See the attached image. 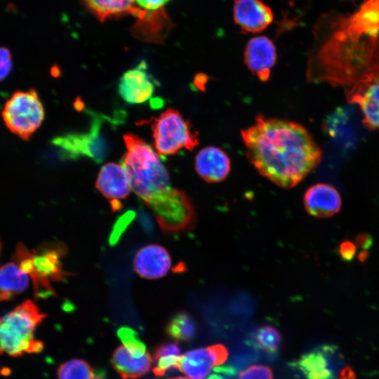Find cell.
I'll use <instances>...</instances> for the list:
<instances>
[{"label":"cell","mask_w":379,"mask_h":379,"mask_svg":"<svg viewBox=\"0 0 379 379\" xmlns=\"http://www.w3.org/2000/svg\"><path fill=\"white\" fill-rule=\"evenodd\" d=\"M241 135L251 164L280 187L296 186L321 159L310 133L294 121L258 115Z\"/></svg>","instance_id":"1"},{"label":"cell","mask_w":379,"mask_h":379,"mask_svg":"<svg viewBox=\"0 0 379 379\" xmlns=\"http://www.w3.org/2000/svg\"><path fill=\"white\" fill-rule=\"evenodd\" d=\"M126 152L121 164L126 170L132 190L154 215L167 233L192 229L196 223L194 206L187 194L173 187L168 171L158 154L144 140L124 135Z\"/></svg>","instance_id":"2"},{"label":"cell","mask_w":379,"mask_h":379,"mask_svg":"<svg viewBox=\"0 0 379 379\" xmlns=\"http://www.w3.org/2000/svg\"><path fill=\"white\" fill-rule=\"evenodd\" d=\"M45 317L33 301L27 300L0 318V354L19 357L42 351L44 343L34 338V333Z\"/></svg>","instance_id":"3"},{"label":"cell","mask_w":379,"mask_h":379,"mask_svg":"<svg viewBox=\"0 0 379 379\" xmlns=\"http://www.w3.org/2000/svg\"><path fill=\"white\" fill-rule=\"evenodd\" d=\"M152 128L158 154L173 155L183 148L192 150L199 145V133L175 109H167L154 119Z\"/></svg>","instance_id":"4"},{"label":"cell","mask_w":379,"mask_h":379,"mask_svg":"<svg viewBox=\"0 0 379 379\" xmlns=\"http://www.w3.org/2000/svg\"><path fill=\"white\" fill-rule=\"evenodd\" d=\"M60 251L59 248H46L32 254L22 244L17 245L14 258L20 268L31 277L37 297L53 295L49 281L64 278L65 273L60 262Z\"/></svg>","instance_id":"5"},{"label":"cell","mask_w":379,"mask_h":379,"mask_svg":"<svg viewBox=\"0 0 379 379\" xmlns=\"http://www.w3.org/2000/svg\"><path fill=\"white\" fill-rule=\"evenodd\" d=\"M44 115L43 104L33 88L15 92L1 112L8 129L24 140H29L39 128Z\"/></svg>","instance_id":"6"},{"label":"cell","mask_w":379,"mask_h":379,"mask_svg":"<svg viewBox=\"0 0 379 379\" xmlns=\"http://www.w3.org/2000/svg\"><path fill=\"white\" fill-rule=\"evenodd\" d=\"M91 124L85 132L69 133L55 137L52 144L59 149V154L63 159L74 160L80 157H88L97 163L102 162L107 155L109 145L102 134L104 115L91 112Z\"/></svg>","instance_id":"7"},{"label":"cell","mask_w":379,"mask_h":379,"mask_svg":"<svg viewBox=\"0 0 379 379\" xmlns=\"http://www.w3.org/2000/svg\"><path fill=\"white\" fill-rule=\"evenodd\" d=\"M228 352L222 345L189 351L181 356L178 368L190 379H204L212 368L223 364Z\"/></svg>","instance_id":"8"},{"label":"cell","mask_w":379,"mask_h":379,"mask_svg":"<svg viewBox=\"0 0 379 379\" xmlns=\"http://www.w3.org/2000/svg\"><path fill=\"white\" fill-rule=\"evenodd\" d=\"M95 187L109 201L114 211L121 208V201L130 194L132 187L128 174L122 164L107 163L98 173Z\"/></svg>","instance_id":"9"},{"label":"cell","mask_w":379,"mask_h":379,"mask_svg":"<svg viewBox=\"0 0 379 379\" xmlns=\"http://www.w3.org/2000/svg\"><path fill=\"white\" fill-rule=\"evenodd\" d=\"M154 90V80L149 74L145 61L126 71L118 85L119 95L129 104L146 102L152 97Z\"/></svg>","instance_id":"10"},{"label":"cell","mask_w":379,"mask_h":379,"mask_svg":"<svg viewBox=\"0 0 379 379\" xmlns=\"http://www.w3.org/2000/svg\"><path fill=\"white\" fill-rule=\"evenodd\" d=\"M233 18L244 33H258L274 20L270 7L261 0H234Z\"/></svg>","instance_id":"11"},{"label":"cell","mask_w":379,"mask_h":379,"mask_svg":"<svg viewBox=\"0 0 379 379\" xmlns=\"http://www.w3.org/2000/svg\"><path fill=\"white\" fill-rule=\"evenodd\" d=\"M277 60V50L273 41L265 36L251 38L246 45L244 62L248 69L260 81L269 79Z\"/></svg>","instance_id":"12"},{"label":"cell","mask_w":379,"mask_h":379,"mask_svg":"<svg viewBox=\"0 0 379 379\" xmlns=\"http://www.w3.org/2000/svg\"><path fill=\"white\" fill-rule=\"evenodd\" d=\"M303 203L307 212L317 218H329L338 213L342 199L338 190L331 185L317 183L305 192Z\"/></svg>","instance_id":"13"},{"label":"cell","mask_w":379,"mask_h":379,"mask_svg":"<svg viewBox=\"0 0 379 379\" xmlns=\"http://www.w3.org/2000/svg\"><path fill=\"white\" fill-rule=\"evenodd\" d=\"M171 267V258L162 246L149 244L140 248L133 260V268L141 277L149 279L162 278Z\"/></svg>","instance_id":"14"},{"label":"cell","mask_w":379,"mask_h":379,"mask_svg":"<svg viewBox=\"0 0 379 379\" xmlns=\"http://www.w3.org/2000/svg\"><path fill=\"white\" fill-rule=\"evenodd\" d=\"M198 175L207 182H218L225 180L230 171V159L222 149L208 146L197 154L194 162Z\"/></svg>","instance_id":"15"},{"label":"cell","mask_w":379,"mask_h":379,"mask_svg":"<svg viewBox=\"0 0 379 379\" xmlns=\"http://www.w3.org/2000/svg\"><path fill=\"white\" fill-rule=\"evenodd\" d=\"M334 347L325 345L302 355L293 363L307 379H335L332 368Z\"/></svg>","instance_id":"16"},{"label":"cell","mask_w":379,"mask_h":379,"mask_svg":"<svg viewBox=\"0 0 379 379\" xmlns=\"http://www.w3.org/2000/svg\"><path fill=\"white\" fill-rule=\"evenodd\" d=\"M86 8L100 20L129 13L139 19L140 24L151 15L140 8L135 0H81Z\"/></svg>","instance_id":"17"},{"label":"cell","mask_w":379,"mask_h":379,"mask_svg":"<svg viewBox=\"0 0 379 379\" xmlns=\"http://www.w3.org/2000/svg\"><path fill=\"white\" fill-rule=\"evenodd\" d=\"M112 364L123 379H135L146 374L150 369L153 359L147 352L141 357L131 354L123 345L114 351Z\"/></svg>","instance_id":"18"},{"label":"cell","mask_w":379,"mask_h":379,"mask_svg":"<svg viewBox=\"0 0 379 379\" xmlns=\"http://www.w3.org/2000/svg\"><path fill=\"white\" fill-rule=\"evenodd\" d=\"M352 100L360 106L364 123L370 129L379 128V74L371 77L358 93L352 95Z\"/></svg>","instance_id":"19"},{"label":"cell","mask_w":379,"mask_h":379,"mask_svg":"<svg viewBox=\"0 0 379 379\" xmlns=\"http://www.w3.org/2000/svg\"><path fill=\"white\" fill-rule=\"evenodd\" d=\"M29 285L28 274L14 262L0 267V292L11 297L25 291Z\"/></svg>","instance_id":"20"},{"label":"cell","mask_w":379,"mask_h":379,"mask_svg":"<svg viewBox=\"0 0 379 379\" xmlns=\"http://www.w3.org/2000/svg\"><path fill=\"white\" fill-rule=\"evenodd\" d=\"M180 357V349L177 343H165L159 345L154 354V374L159 377L178 368Z\"/></svg>","instance_id":"21"},{"label":"cell","mask_w":379,"mask_h":379,"mask_svg":"<svg viewBox=\"0 0 379 379\" xmlns=\"http://www.w3.org/2000/svg\"><path fill=\"white\" fill-rule=\"evenodd\" d=\"M196 331V324L193 318L187 312L176 314L166 326V334L178 340H190L195 335Z\"/></svg>","instance_id":"22"},{"label":"cell","mask_w":379,"mask_h":379,"mask_svg":"<svg viewBox=\"0 0 379 379\" xmlns=\"http://www.w3.org/2000/svg\"><path fill=\"white\" fill-rule=\"evenodd\" d=\"M253 345L263 351L273 353L278 350L281 337L277 328L265 325L258 328L252 335Z\"/></svg>","instance_id":"23"},{"label":"cell","mask_w":379,"mask_h":379,"mask_svg":"<svg viewBox=\"0 0 379 379\" xmlns=\"http://www.w3.org/2000/svg\"><path fill=\"white\" fill-rule=\"evenodd\" d=\"M94 375L89 364L80 359L67 361L58 370V379H93Z\"/></svg>","instance_id":"24"},{"label":"cell","mask_w":379,"mask_h":379,"mask_svg":"<svg viewBox=\"0 0 379 379\" xmlns=\"http://www.w3.org/2000/svg\"><path fill=\"white\" fill-rule=\"evenodd\" d=\"M117 336L131 354L141 357L147 352L145 344L139 338L138 333L133 329L121 327L117 331Z\"/></svg>","instance_id":"25"},{"label":"cell","mask_w":379,"mask_h":379,"mask_svg":"<svg viewBox=\"0 0 379 379\" xmlns=\"http://www.w3.org/2000/svg\"><path fill=\"white\" fill-rule=\"evenodd\" d=\"M271 369L262 365H253L241 371L237 379H272Z\"/></svg>","instance_id":"26"},{"label":"cell","mask_w":379,"mask_h":379,"mask_svg":"<svg viewBox=\"0 0 379 379\" xmlns=\"http://www.w3.org/2000/svg\"><path fill=\"white\" fill-rule=\"evenodd\" d=\"M12 69V56L10 50L0 47V81L10 74Z\"/></svg>","instance_id":"27"},{"label":"cell","mask_w":379,"mask_h":379,"mask_svg":"<svg viewBox=\"0 0 379 379\" xmlns=\"http://www.w3.org/2000/svg\"><path fill=\"white\" fill-rule=\"evenodd\" d=\"M171 0H135L136 5L149 13L163 11L164 6Z\"/></svg>","instance_id":"28"},{"label":"cell","mask_w":379,"mask_h":379,"mask_svg":"<svg viewBox=\"0 0 379 379\" xmlns=\"http://www.w3.org/2000/svg\"><path fill=\"white\" fill-rule=\"evenodd\" d=\"M338 251L343 260L350 261L356 254L357 245L350 241H344L339 245Z\"/></svg>","instance_id":"29"},{"label":"cell","mask_w":379,"mask_h":379,"mask_svg":"<svg viewBox=\"0 0 379 379\" xmlns=\"http://www.w3.org/2000/svg\"><path fill=\"white\" fill-rule=\"evenodd\" d=\"M213 371L217 373H220L225 379H231L237 374V370L230 365L218 366L214 367Z\"/></svg>","instance_id":"30"},{"label":"cell","mask_w":379,"mask_h":379,"mask_svg":"<svg viewBox=\"0 0 379 379\" xmlns=\"http://www.w3.org/2000/svg\"><path fill=\"white\" fill-rule=\"evenodd\" d=\"M372 242L371 237L367 234H359L356 238V245L364 250H367L372 245Z\"/></svg>","instance_id":"31"},{"label":"cell","mask_w":379,"mask_h":379,"mask_svg":"<svg viewBox=\"0 0 379 379\" xmlns=\"http://www.w3.org/2000/svg\"><path fill=\"white\" fill-rule=\"evenodd\" d=\"M339 376L347 379H357L354 371L350 366H345L341 369Z\"/></svg>","instance_id":"32"},{"label":"cell","mask_w":379,"mask_h":379,"mask_svg":"<svg viewBox=\"0 0 379 379\" xmlns=\"http://www.w3.org/2000/svg\"><path fill=\"white\" fill-rule=\"evenodd\" d=\"M368 253L367 251L364 250L359 254V259L360 261H364L368 257Z\"/></svg>","instance_id":"33"},{"label":"cell","mask_w":379,"mask_h":379,"mask_svg":"<svg viewBox=\"0 0 379 379\" xmlns=\"http://www.w3.org/2000/svg\"><path fill=\"white\" fill-rule=\"evenodd\" d=\"M206 379H225V378L218 373H213V374L210 375Z\"/></svg>","instance_id":"34"},{"label":"cell","mask_w":379,"mask_h":379,"mask_svg":"<svg viewBox=\"0 0 379 379\" xmlns=\"http://www.w3.org/2000/svg\"><path fill=\"white\" fill-rule=\"evenodd\" d=\"M11 298V296L10 295L0 292V301L1 300H8Z\"/></svg>","instance_id":"35"},{"label":"cell","mask_w":379,"mask_h":379,"mask_svg":"<svg viewBox=\"0 0 379 379\" xmlns=\"http://www.w3.org/2000/svg\"><path fill=\"white\" fill-rule=\"evenodd\" d=\"M93 379H105L103 374H96Z\"/></svg>","instance_id":"36"},{"label":"cell","mask_w":379,"mask_h":379,"mask_svg":"<svg viewBox=\"0 0 379 379\" xmlns=\"http://www.w3.org/2000/svg\"><path fill=\"white\" fill-rule=\"evenodd\" d=\"M169 379H188V378L180 376V377H176V378H169Z\"/></svg>","instance_id":"37"},{"label":"cell","mask_w":379,"mask_h":379,"mask_svg":"<svg viewBox=\"0 0 379 379\" xmlns=\"http://www.w3.org/2000/svg\"><path fill=\"white\" fill-rule=\"evenodd\" d=\"M336 379H347V378H345L339 376V377H338V378H336Z\"/></svg>","instance_id":"38"},{"label":"cell","mask_w":379,"mask_h":379,"mask_svg":"<svg viewBox=\"0 0 379 379\" xmlns=\"http://www.w3.org/2000/svg\"><path fill=\"white\" fill-rule=\"evenodd\" d=\"M1 240H0V251H1Z\"/></svg>","instance_id":"39"}]
</instances>
